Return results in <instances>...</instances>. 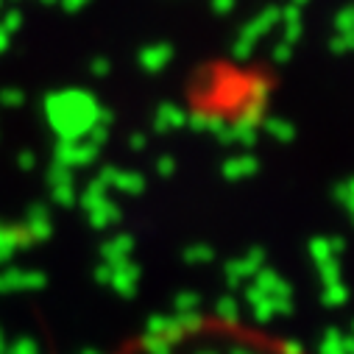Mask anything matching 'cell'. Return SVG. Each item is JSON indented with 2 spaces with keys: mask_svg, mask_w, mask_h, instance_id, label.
Listing matches in <instances>:
<instances>
[{
  "mask_svg": "<svg viewBox=\"0 0 354 354\" xmlns=\"http://www.w3.org/2000/svg\"><path fill=\"white\" fill-rule=\"evenodd\" d=\"M115 354H301L257 326L232 318H179L126 340Z\"/></svg>",
  "mask_w": 354,
  "mask_h": 354,
  "instance_id": "1",
  "label": "cell"
}]
</instances>
